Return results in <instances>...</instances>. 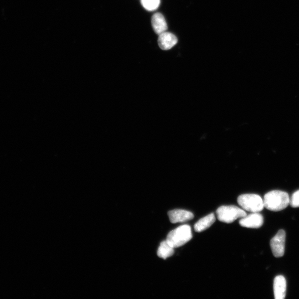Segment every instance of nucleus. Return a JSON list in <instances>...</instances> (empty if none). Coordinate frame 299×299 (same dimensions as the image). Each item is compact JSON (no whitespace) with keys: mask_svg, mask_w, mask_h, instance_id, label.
I'll use <instances>...</instances> for the list:
<instances>
[{"mask_svg":"<svg viewBox=\"0 0 299 299\" xmlns=\"http://www.w3.org/2000/svg\"><path fill=\"white\" fill-rule=\"evenodd\" d=\"M286 233L284 230H281L277 235L270 240L271 251L275 257H283L285 253Z\"/></svg>","mask_w":299,"mask_h":299,"instance_id":"nucleus-5","label":"nucleus"},{"mask_svg":"<svg viewBox=\"0 0 299 299\" xmlns=\"http://www.w3.org/2000/svg\"><path fill=\"white\" fill-rule=\"evenodd\" d=\"M177 43V38L170 32H164L160 34L158 39L159 47L163 50H169L173 47Z\"/></svg>","mask_w":299,"mask_h":299,"instance_id":"nucleus-9","label":"nucleus"},{"mask_svg":"<svg viewBox=\"0 0 299 299\" xmlns=\"http://www.w3.org/2000/svg\"><path fill=\"white\" fill-rule=\"evenodd\" d=\"M151 23H152L155 33L159 35L166 32V31L168 29V25H167L164 16L160 13L154 15Z\"/></svg>","mask_w":299,"mask_h":299,"instance_id":"nucleus-10","label":"nucleus"},{"mask_svg":"<svg viewBox=\"0 0 299 299\" xmlns=\"http://www.w3.org/2000/svg\"><path fill=\"white\" fill-rule=\"evenodd\" d=\"M290 205L293 208L299 207V190L294 192L290 198Z\"/></svg>","mask_w":299,"mask_h":299,"instance_id":"nucleus-14","label":"nucleus"},{"mask_svg":"<svg viewBox=\"0 0 299 299\" xmlns=\"http://www.w3.org/2000/svg\"><path fill=\"white\" fill-rule=\"evenodd\" d=\"M174 248L171 246L166 240H164L161 242L158 248L157 252L158 257L165 260L172 257L174 254Z\"/></svg>","mask_w":299,"mask_h":299,"instance_id":"nucleus-12","label":"nucleus"},{"mask_svg":"<svg viewBox=\"0 0 299 299\" xmlns=\"http://www.w3.org/2000/svg\"><path fill=\"white\" fill-rule=\"evenodd\" d=\"M192 238L191 228L185 224L171 231L167 236L166 241L173 248L180 247Z\"/></svg>","mask_w":299,"mask_h":299,"instance_id":"nucleus-2","label":"nucleus"},{"mask_svg":"<svg viewBox=\"0 0 299 299\" xmlns=\"http://www.w3.org/2000/svg\"><path fill=\"white\" fill-rule=\"evenodd\" d=\"M170 221L172 223H183L188 222L194 218V215L191 212L184 209H174L168 212Z\"/></svg>","mask_w":299,"mask_h":299,"instance_id":"nucleus-7","label":"nucleus"},{"mask_svg":"<svg viewBox=\"0 0 299 299\" xmlns=\"http://www.w3.org/2000/svg\"><path fill=\"white\" fill-rule=\"evenodd\" d=\"M264 218L259 212L252 213L239 220L240 226L249 228H259L263 226Z\"/></svg>","mask_w":299,"mask_h":299,"instance_id":"nucleus-6","label":"nucleus"},{"mask_svg":"<svg viewBox=\"0 0 299 299\" xmlns=\"http://www.w3.org/2000/svg\"><path fill=\"white\" fill-rule=\"evenodd\" d=\"M288 193L274 190L266 194L264 197L265 207L271 211L278 212L285 209L290 205Z\"/></svg>","mask_w":299,"mask_h":299,"instance_id":"nucleus-1","label":"nucleus"},{"mask_svg":"<svg viewBox=\"0 0 299 299\" xmlns=\"http://www.w3.org/2000/svg\"><path fill=\"white\" fill-rule=\"evenodd\" d=\"M273 289L275 299H285L286 293V281L284 277L278 275L275 278Z\"/></svg>","mask_w":299,"mask_h":299,"instance_id":"nucleus-8","label":"nucleus"},{"mask_svg":"<svg viewBox=\"0 0 299 299\" xmlns=\"http://www.w3.org/2000/svg\"><path fill=\"white\" fill-rule=\"evenodd\" d=\"M217 218L220 222L231 223L238 219H242L247 216L243 209L236 205H222L217 209Z\"/></svg>","mask_w":299,"mask_h":299,"instance_id":"nucleus-3","label":"nucleus"},{"mask_svg":"<svg viewBox=\"0 0 299 299\" xmlns=\"http://www.w3.org/2000/svg\"><path fill=\"white\" fill-rule=\"evenodd\" d=\"M216 217L215 214L211 213L204 218L200 220L195 224L194 229L196 232H201L210 227L215 222Z\"/></svg>","mask_w":299,"mask_h":299,"instance_id":"nucleus-11","label":"nucleus"},{"mask_svg":"<svg viewBox=\"0 0 299 299\" xmlns=\"http://www.w3.org/2000/svg\"><path fill=\"white\" fill-rule=\"evenodd\" d=\"M142 5L146 10L154 11L160 5V0H142Z\"/></svg>","mask_w":299,"mask_h":299,"instance_id":"nucleus-13","label":"nucleus"},{"mask_svg":"<svg viewBox=\"0 0 299 299\" xmlns=\"http://www.w3.org/2000/svg\"><path fill=\"white\" fill-rule=\"evenodd\" d=\"M238 203L244 210L252 213L261 212L265 208L262 198L256 194H244L239 196Z\"/></svg>","mask_w":299,"mask_h":299,"instance_id":"nucleus-4","label":"nucleus"}]
</instances>
